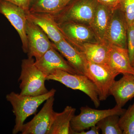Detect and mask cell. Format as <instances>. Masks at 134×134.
I'll return each instance as SVG.
<instances>
[{"label":"cell","instance_id":"1","mask_svg":"<svg viewBox=\"0 0 134 134\" xmlns=\"http://www.w3.org/2000/svg\"><path fill=\"white\" fill-rule=\"evenodd\" d=\"M56 92L55 89L52 88L46 94L36 96H23L14 92L8 94L6 99L12 105L15 116L12 134L21 132L26 119L34 114L39 107L50 97L54 96Z\"/></svg>","mask_w":134,"mask_h":134},{"label":"cell","instance_id":"2","mask_svg":"<svg viewBox=\"0 0 134 134\" xmlns=\"http://www.w3.org/2000/svg\"><path fill=\"white\" fill-rule=\"evenodd\" d=\"M35 62L32 58L22 60L18 81L21 82L20 94L23 96H40L49 91L45 86V75L37 67Z\"/></svg>","mask_w":134,"mask_h":134},{"label":"cell","instance_id":"3","mask_svg":"<svg viewBox=\"0 0 134 134\" xmlns=\"http://www.w3.org/2000/svg\"><path fill=\"white\" fill-rule=\"evenodd\" d=\"M98 4L96 0H71L60 12L52 15L58 24L72 21L90 26Z\"/></svg>","mask_w":134,"mask_h":134},{"label":"cell","instance_id":"4","mask_svg":"<svg viewBox=\"0 0 134 134\" xmlns=\"http://www.w3.org/2000/svg\"><path fill=\"white\" fill-rule=\"evenodd\" d=\"M46 80L56 81L68 88L82 92L88 96L96 108L100 105V100L96 86L91 80L84 75L72 74L57 69L46 77Z\"/></svg>","mask_w":134,"mask_h":134},{"label":"cell","instance_id":"5","mask_svg":"<svg viewBox=\"0 0 134 134\" xmlns=\"http://www.w3.org/2000/svg\"><path fill=\"white\" fill-rule=\"evenodd\" d=\"M85 75L96 86L100 101L106 100L110 95V91L119 74L108 64L100 65L93 63L86 59L85 65Z\"/></svg>","mask_w":134,"mask_h":134},{"label":"cell","instance_id":"6","mask_svg":"<svg viewBox=\"0 0 134 134\" xmlns=\"http://www.w3.org/2000/svg\"><path fill=\"white\" fill-rule=\"evenodd\" d=\"M80 110V113L75 115L71 121L70 127L73 134H78L82 131L89 129L108 115L116 114L121 116L126 110L116 105L114 108L107 110H98L88 106L82 107Z\"/></svg>","mask_w":134,"mask_h":134},{"label":"cell","instance_id":"7","mask_svg":"<svg viewBox=\"0 0 134 134\" xmlns=\"http://www.w3.org/2000/svg\"><path fill=\"white\" fill-rule=\"evenodd\" d=\"M58 25L65 39L81 52L82 46L85 43H100L88 25L72 21Z\"/></svg>","mask_w":134,"mask_h":134},{"label":"cell","instance_id":"8","mask_svg":"<svg viewBox=\"0 0 134 134\" xmlns=\"http://www.w3.org/2000/svg\"><path fill=\"white\" fill-rule=\"evenodd\" d=\"M26 33L28 41L29 58L40 59L48 50L53 48V42L37 25L27 19Z\"/></svg>","mask_w":134,"mask_h":134},{"label":"cell","instance_id":"9","mask_svg":"<svg viewBox=\"0 0 134 134\" xmlns=\"http://www.w3.org/2000/svg\"><path fill=\"white\" fill-rule=\"evenodd\" d=\"M54 96L47 99L43 107L29 122L23 126L22 134H48L54 118Z\"/></svg>","mask_w":134,"mask_h":134},{"label":"cell","instance_id":"10","mask_svg":"<svg viewBox=\"0 0 134 134\" xmlns=\"http://www.w3.org/2000/svg\"><path fill=\"white\" fill-rule=\"evenodd\" d=\"M0 14L4 16L16 30L22 44L24 52L27 53L28 41L26 33V13L23 9L5 0L0 1Z\"/></svg>","mask_w":134,"mask_h":134},{"label":"cell","instance_id":"11","mask_svg":"<svg viewBox=\"0 0 134 134\" xmlns=\"http://www.w3.org/2000/svg\"><path fill=\"white\" fill-rule=\"evenodd\" d=\"M127 28L122 11L119 8L114 9L106 36V44L127 49Z\"/></svg>","mask_w":134,"mask_h":134},{"label":"cell","instance_id":"12","mask_svg":"<svg viewBox=\"0 0 134 134\" xmlns=\"http://www.w3.org/2000/svg\"><path fill=\"white\" fill-rule=\"evenodd\" d=\"M35 63L46 77L57 69L61 70L72 74H77L76 71L54 47L48 50L39 59L35 60Z\"/></svg>","mask_w":134,"mask_h":134},{"label":"cell","instance_id":"13","mask_svg":"<svg viewBox=\"0 0 134 134\" xmlns=\"http://www.w3.org/2000/svg\"><path fill=\"white\" fill-rule=\"evenodd\" d=\"M26 15L27 19L39 26L53 43H58L65 39L52 15L37 13H28Z\"/></svg>","mask_w":134,"mask_h":134},{"label":"cell","instance_id":"14","mask_svg":"<svg viewBox=\"0 0 134 134\" xmlns=\"http://www.w3.org/2000/svg\"><path fill=\"white\" fill-rule=\"evenodd\" d=\"M109 93L113 96L116 105L122 108L134 97V76L123 74L120 79L113 84Z\"/></svg>","mask_w":134,"mask_h":134},{"label":"cell","instance_id":"15","mask_svg":"<svg viewBox=\"0 0 134 134\" xmlns=\"http://www.w3.org/2000/svg\"><path fill=\"white\" fill-rule=\"evenodd\" d=\"M107 64L119 74H130L134 76V67L130 59L127 49L109 45Z\"/></svg>","mask_w":134,"mask_h":134},{"label":"cell","instance_id":"16","mask_svg":"<svg viewBox=\"0 0 134 134\" xmlns=\"http://www.w3.org/2000/svg\"><path fill=\"white\" fill-rule=\"evenodd\" d=\"M53 44L54 48L66 58L77 74L85 75V65L86 59L82 53L65 39L58 43Z\"/></svg>","mask_w":134,"mask_h":134},{"label":"cell","instance_id":"17","mask_svg":"<svg viewBox=\"0 0 134 134\" xmlns=\"http://www.w3.org/2000/svg\"><path fill=\"white\" fill-rule=\"evenodd\" d=\"M113 11L110 8L98 3L90 25L99 42L105 44Z\"/></svg>","mask_w":134,"mask_h":134},{"label":"cell","instance_id":"18","mask_svg":"<svg viewBox=\"0 0 134 134\" xmlns=\"http://www.w3.org/2000/svg\"><path fill=\"white\" fill-rule=\"evenodd\" d=\"M76 109L67 106L62 112H54L53 121L48 134H73L70 123L75 115Z\"/></svg>","mask_w":134,"mask_h":134},{"label":"cell","instance_id":"19","mask_svg":"<svg viewBox=\"0 0 134 134\" xmlns=\"http://www.w3.org/2000/svg\"><path fill=\"white\" fill-rule=\"evenodd\" d=\"M108 50L109 46L102 43H85L82 46V52L86 60L97 64H107Z\"/></svg>","mask_w":134,"mask_h":134},{"label":"cell","instance_id":"20","mask_svg":"<svg viewBox=\"0 0 134 134\" xmlns=\"http://www.w3.org/2000/svg\"><path fill=\"white\" fill-rule=\"evenodd\" d=\"M65 6L63 0H32L29 13L54 15L60 12Z\"/></svg>","mask_w":134,"mask_h":134},{"label":"cell","instance_id":"21","mask_svg":"<svg viewBox=\"0 0 134 134\" xmlns=\"http://www.w3.org/2000/svg\"><path fill=\"white\" fill-rule=\"evenodd\" d=\"M119 115H108L99 121L97 125L103 134H122L119 124Z\"/></svg>","mask_w":134,"mask_h":134},{"label":"cell","instance_id":"22","mask_svg":"<svg viewBox=\"0 0 134 134\" xmlns=\"http://www.w3.org/2000/svg\"><path fill=\"white\" fill-rule=\"evenodd\" d=\"M119 124L122 134H134V103L121 115Z\"/></svg>","mask_w":134,"mask_h":134},{"label":"cell","instance_id":"23","mask_svg":"<svg viewBox=\"0 0 134 134\" xmlns=\"http://www.w3.org/2000/svg\"><path fill=\"white\" fill-rule=\"evenodd\" d=\"M118 8L123 13L127 26L133 24L134 21V0H120Z\"/></svg>","mask_w":134,"mask_h":134},{"label":"cell","instance_id":"24","mask_svg":"<svg viewBox=\"0 0 134 134\" xmlns=\"http://www.w3.org/2000/svg\"><path fill=\"white\" fill-rule=\"evenodd\" d=\"M127 49L132 66L134 64V26L133 24L127 28Z\"/></svg>","mask_w":134,"mask_h":134},{"label":"cell","instance_id":"25","mask_svg":"<svg viewBox=\"0 0 134 134\" xmlns=\"http://www.w3.org/2000/svg\"><path fill=\"white\" fill-rule=\"evenodd\" d=\"M18 6L26 12L29 13L32 0H5Z\"/></svg>","mask_w":134,"mask_h":134},{"label":"cell","instance_id":"26","mask_svg":"<svg viewBox=\"0 0 134 134\" xmlns=\"http://www.w3.org/2000/svg\"><path fill=\"white\" fill-rule=\"evenodd\" d=\"M98 3L113 10L117 8L120 0H96Z\"/></svg>","mask_w":134,"mask_h":134},{"label":"cell","instance_id":"27","mask_svg":"<svg viewBox=\"0 0 134 134\" xmlns=\"http://www.w3.org/2000/svg\"><path fill=\"white\" fill-rule=\"evenodd\" d=\"M90 130L80 132L78 134H98L99 133L100 129L97 125H94L90 128Z\"/></svg>","mask_w":134,"mask_h":134},{"label":"cell","instance_id":"28","mask_svg":"<svg viewBox=\"0 0 134 134\" xmlns=\"http://www.w3.org/2000/svg\"><path fill=\"white\" fill-rule=\"evenodd\" d=\"M63 2H64V3H65V6L71 0H63Z\"/></svg>","mask_w":134,"mask_h":134},{"label":"cell","instance_id":"29","mask_svg":"<svg viewBox=\"0 0 134 134\" xmlns=\"http://www.w3.org/2000/svg\"><path fill=\"white\" fill-rule=\"evenodd\" d=\"M133 26H134V21L133 23Z\"/></svg>","mask_w":134,"mask_h":134},{"label":"cell","instance_id":"30","mask_svg":"<svg viewBox=\"0 0 134 134\" xmlns=\"http://www.w3.org/2000/svg\"><path fill=\"white\" fill-rule=\"evenodd\" d=\"M133 66L134 67V64L133 65Z\"/></svg>","mask_w":134,"mask_h":134},{"label":"cell","instance_id":"31","mask_svg":"<svg viewBox=\"0 0 134 134\" xmlns=\"http://www.w3.org/2000/svg\"><path fill=\"white\" fill-rule=\"evenodd\" d=\"M0 1H1V0H0Z\"/></svg>","mask_w":134,"mask_h":134}]
</instances>
